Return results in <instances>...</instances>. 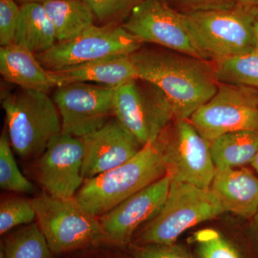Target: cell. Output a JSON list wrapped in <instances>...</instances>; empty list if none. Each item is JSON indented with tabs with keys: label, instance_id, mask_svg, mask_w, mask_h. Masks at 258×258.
<instances>
[{
	"label": "cell",
	"instance_id": "603a6c76",
	"mask_svg": "<svg viewBox=\"0 0 258 258\" xmlns=\"http://www.w3.org/2000/svg\"><path fill=\"white\" fill-rule=\"evenodd\" d=\"M219 83L243 85L258 89V53L249 52L214 61Z\"/></svg>",
	"mask_w": 258,
	"mask_h": 258
},
{
	"label": "cell",
	"instance_id": "ffe728a7",
	"mask_svg": "<svg viewBox=\"0 0 258 258\" xmlns=\"http://www.w3.org/2000/svg\"><path fill=\"white\" fill-rule=\"evenodd\" d=\"M57 42L72 40L94 25L96 17L84 0H52L43 3Z\"/></svg>",
	"mask_w": 258,
	"mask_h": 258
},
{
	"label": "cell",
	"instance_id": "e0dca14e",
	"mask_svg": "<svg viewBox=\"0 0 258 258\" xmlns=\"http://www.w3.org/2000/svg\"><path fill=\"white\" fill-rule=\"evenodd\" d=\"M129 55L114 56L70 69L49 71L57 87L70 83H87L117 88L137 79Z\"/></svg>",
	"mask_w": 258,
	"mask_h": 258
},
{
	"label": "cell",
	"instance_id": "d6a6232c",
	"mask_svg": "<svg viewBox=\"0 0 258 258\" xmlns=\"http://www.w3.org/2000/svg\"><path fill=\"white\" fill-rule=\"evenodd\" d=\"M240 2L244 6L258 8V0H240Z\"/></svg>",
	"mask_w": 258,
	"mask_h": 258
},
{
	"label": "cell",
	"instance_id": "2e32d148",
	"mask_svg": "<svg viewBox=\"0 0 258 258\" xmlns=\"http://www.w3.org/2000/svg\"><path fill=\"white\" fill-rule=\"evenodd\" d=\"M210 190L226 212L243 218L258 212V178L246 168L216 169Z\"/></svg>",
	"mask_w": 258,
	"mask_h": 258
},
{
	"label": "cell",
	"instance_id": "8992f818",
	"mask_svg": "<svg viewBox=\"0 0 258 258\" xmlns=\"http://www.w3.org/2000/svg\"><path fill=\"white\" fill-rule=\"evenodd\" d=\"M199 50L209 61L255 52L254 18L249 7L184 15Z\"/></svg>",
	"mask_w": 258,
	"mask_h": 258
},
{
	"label": "cell",
	"instance_id": "d590c367",
	"mask_svg": "<svg viewBox=\"0 0 258 258\" xmlns=\"http://www.w3.org/2000/svg\"><path fill=\"white\" fill-rule=\"evenodd\" d=\"M253 218L254 226H255L256 230H257L258 232V212L256 214L255 216L253 217Z\"/></svg>",
	"mask_w": 258,
	"mask_h": 258
},
{
	"label": "cell",
	"instance_id": "9a60e30c",
	"mask_svg": "<svg viewBox=\"0 0 258 258\" xmlns=\"http://www.w3.org/2000/svg\"><path fill=\"white\" fill-rule=\"evenodd\" d=\"M81 139L84 148L85 180L124 164L143 147L115 116L101 128Z\"/></svg>",
	"mask_w": 258,
	"mask_h": 258
},
{
	"label": "cell",
	"instance_id": "ba28073f",
	"mask_svg": "<svg viewBox=\"0 0 258 258\" xmlns=\"http://www.w3.org/2000/svg\"><path fill=\"white\" fill-rule=\"evenodd\" d=\"M157 142L171 181L210 189L216 170L210 144L189 119L171 122Z\"/></svg>",
	"mask_w": 258,
	"mask_h": 258
},
{
	"label": "cell",
	"instance_id": "7c38bea8",
	"mask_svg": "<svg viewBox=\"0 0 258 258\" xmlns=\"http://www.w3.org/2000/svg\"><path fill=\"white\" fill-rule=\"evenodd\" d=\"M116 88L74 83L56 88L53 99L62 121V133L83 138L106 124L113 113Z\"/></svg>",
	"mask_w": 258,
	"mask_h": 258
},
{
	"label": "cell",
	"instance_id": "4316f807",
	"mask_svg": "<svg viewBox=\"0 0 258 258\" xmlns=\"http://www.w3.org/2000/svg\"><path fill=\"white\" fill-rule=\"evenodd\" d=\"M92 9L95 17L105 25L126 18L142 0H84Z\"/></svg>",
	"mask_w": 258,
	"mask_h": 258
},
{
	"label": "cell",
	"instance_id": "e575fe53",
	"mask_svg": "<svg viewBox=\"0 0 258 258\" xmlns=\"http://www.w3.org/2000/svg\"><path fill=\"white\" fill-rule=\"evenodd\" d=\"M18 1L22 2L24 3H46V2L52 1V0H18Z\"/></svg>",
	"mask_w": 258,
	"mask_h": 258
},
{
	"label": "cell",
	"instance_id": "836d02e7",
	"mask_svg": "<svg viewBox=\"0 0 258 258\" xmlns=\"http://www.w3.org/2000/svg\"><path fill=\"white\" fill-rule=\"evenodd\" d=\"M250 164H252V167L254 168V170L257 171L258 174V151Z\"/></svg>",
	"mask_w": 258,
	"mask_h": 258
},
{
	"label": "cell",
	"instance_id": "52a82bcc",
	"mask_svg": "<svg viewBox=\"0 0 258 258\" xmlns=\"http://www.w3.org/2000/svg\"><path fill=\"white\" fill-rule=\"evenodd\" d=\"M113 113L143 147L155 143L174 120L172 105L165 93L139 79L116 88Z\"/></svg>",
	"mask_w": 258,
	"mask_h": 258
},
{
	"label": "cell",
	"instance_id": "f1b7e54d",
	"mask_svg": "<svg viewBox=\"0 0 258 258\" xmlns=\"http://www.w3.org/2000/svg\"><path fill=\"white\" fill-rule=\"evenodd\" d=\"M20 7L15 0H0V45L9 46L14 44Z\"/></svg>",
	"mask_w": 258,
	"mask_h": 258
},
{
	"label": "cell",
	"instance_id": "277c9868",
	"mask_svg": "<svg viewBox=\"0 0 258 258\" xmlns=\"http://www.w3.org/2000/svg\"><path fill=\"white\" fill-rule=\"evenodd\" d=\"M225 212V209L210 189L171 181L162 208L135 233L132 244L175 243L188 229Z\"/></svg>",
	"mask_w": 258,
	"mask_h": 258
},
{
	"label": "cell",
	"instance_id": "8fae6325",
	"mask_svg": "<svg viewBox=\"0 0 258 258\" xmlns=\"http://www.w3.org/2000/svg\"><path fill=\"white\" fill-rule=\"evenodd\" d=\"M122 26L142 44H154L208 60L197 46L184 15L164 0H142Z\"/></svg>",
	"mask_w": 258,
	"mask_h": 258
},
{
	"label": "cell",
	"instance_id": "7a4b0ae2",
	"mask_svg": "<svg viewBox=\"0 0 258 258\" xmlns=\"http://www.w3.org/2000/svg\"><path fill=\"white\" fill-rule=\"evenodd\" d=\"M166 175L165 164L156 142L144 146L124 164L85 180L74 199L86 212L99 217Z\"/></svg>",
	"mask_w": 258,
	"mask_h": 258
},
{
	"label": "cell",
	"instance_id": "9c48e42d",
	"mask_svg": "<svg viewBox=\"0 0 258 258\" xmlns=\"http://www.w3.org/2000/svg\"><path fill=\"white\" fill-rule=\"evenodd\" d=\"M142 45L122 25H93L72 40L57 42L35 55L45 69L56 71L114 56L129 55Z\"/></svg>",
	"mask_w": 258,
	"mask_h": 258
},
{
	"label": "cell",
	"instance_id": "7402d4cb",
	"mask_svg": "<svg viewBox=\"0 0 258 258\" xmlns=\"http://www.w3.org/2000/svg\"><path fill=\"white\" fill-rule=\"evenodd\" d=\"M3 235L0 248L5 258H54L46 239L37 223Z\"/></svg>",
	"mask_w": 258,
	"mask_h": 258
},
{
	"label": "cell",
	"instance_id": "cb8c5ba5",
	"mask_svg": "<svg viewBox=\"0 0 258 258\" xmlns=\"http://www.w3.org/2000/svg\"><path fill=\"white\" fill-rule=\"evenodd\" d=\"M0 186L2 189L16 193H32L35 190L33 184L19 169L5 131L0 137Z\"/></svg>",
	"mask_w": 258,
	"mask_h": 258
},
{
	"label": "cell",
	"instance_id": "484cf974",
	"mask_svg": "<svg viewBox=\"0 0 258 258\" xmlns=\"http://www.w3.org/2000/svg\"><path fill=\"white\" fill-rule=\"evenodd\" d=\"M194 239L200 258H241L235 247L213 229L198 231Z\"/></svg>",
	"mask_w": 258,
	"mask_h": 258
},
{
	"label": "cell",
	"instance_id": "4dcf8cb0",
	"mask_svg": "<svg viewBox=\"0 0 258 258\" xmlns=\"http://www.w3.org/2000/svg\"><path fill=\"white\" fill-rule=\"evenodd\" d=\"M102 250V247H96L74 253L64 254V256L66 258H124L120 254Z\"/></svg>",
	"mask_w": 258,
	"mask_h": 258
},
{
	"label": "cell",
	"instance_id": "d4e9b609",
	"mask_svg": "<svg viewBox=\"0 0 258 258\" xmlns=\"http://www.w3.org/2000/svg\"><path fill=\"white\" fill-rule=\"evenodd\" d=\"M36 218L32 200L21 198L5 199L0 204V234L6 235L20 225H29Z\"/></svg>",
	"mask_w": 258,
	"mask_h": 258
},
{
	"label": "cell",
	"instance_id": "ac0fdd59",
	"mask_svg": "<svg viewBox=\"0 0 258 258\" xmlns=\"http://www.w3.org/2000/svg\"><path fill=\"white\" fill-rule=\"evenodd\" d=\"M0 74L5 81L23 89L47 93L57 88L50 71L36 55L16 44L0 48Z\"/></svg>",
	"mask_w": 258,
	"mask_h": 258
},
{
	"label": "cell",
	"instance_id": "5b68a950",
	"mask_svg": "<svg viewBox=\"0 0 258 258\" xmlns=\"http://www.w3.org/2000/svg\"><path fill=\"white\" fill-rule=\"evenodd\" d=\"M32 202L37 224L55 257L101 247L99 219L81 208L74 198L44 194Z\"/></svg>",
	"mask_w": 258,
	"mask_h": 258
},
{
	"label": "cell",
	"instance_id": "30bf717a",
	"mask_svg": "<svg viewBox=\"0 0 258 258\" xmlns=\"http://www.w3.org/2000/svg\"><path fill=\"white\" fill-rule=\"evenodd\" d=\"M189 120L210 143L223 134L258 131L257 89L219 83L216 93L191 115Z\"/></svg>",
	"mask_w": 258,
	"mask_h": 258
},
{
	"label": "cell",
	"instance_id": "8d00e7d4",
	"mask_svg": "<svg viewBox=\"0 0 258 258\" xmlns=\"http://www.w3.org/2000/svg\"><path fill=\"white\" fill-rule=\"evenodd\" d=\"M0 258H5L4 252H3V249L0 248Z\"/></svg>",
	"mask_w": 258,
	"mask_h": 258
},
{
	"label": "cell",
	"instance_id": "4fadbf2b",
	"mask_svg": "<svg viewBox=\"0 0 258 258\" xmlns=\"http://www.w3.org/2000/svg\"><path fill=\"white\" fill-rule=\"evenodd\" d=\"M170 186V176L166 174L98 217L101 247L120 249L128 247L139 227L162 208Z\"/></svg>",
	"mask_w": 258,
	"mask_h": 258
},
{
	"label": "cell",
	"instance_id": "3957f363",
	"mask_svg": "<svg viewBox=\"0 0 258 258\" xmlns=\"http://www.w3.org/2000/svg\"><path fill=\"white\" fill-rule=\"evenodd\" d=\"M10 144L23 159L40 157L62 133L58 109L47 93L21 88L2 100Z\"/></svg>",
	"mask_w": 258,
	"mask_h": 258
},
{
	"label": "cell",
	"instance_id": "5bb4252c",
	"mask_svg": "<svg viewBox=\"0 0 258 258\" xmlns=\"http://www.w3.org/2000/svg\"><path fill=\"white\" fill-rule=\"evenodd\" d=\"M84 148L82 139L61 133L40 157L37 174L47 195L73 199L82 186Z\"/></svg>",
	"mask_w": 258,
	"mask_h": 258
},
{
	"label": "cell",
	"instance_id": "6da1fadb",
	"mask_svg": "<svg viewBox=\"0 0 258 258\" xmlns=\"http://www.w3.org/2000/svg\"><path fill=\"white\" fill-rule=\"evenodd\" d=\"M129 57L137 79L165 93L172 105L174 120L189 119L218 89L212 61L162 47L142 46Z\"/></svg>",
	"mask_w": 258,
	"mask_h": 258
},
{
	"label": "cell",
	"instance_id": "d6986e66",
	"mask_svg": "<svg viewBox=\"0 0 258 258\" xmlns=\"http://www.w3.org/2000/svg\"><path fill=\"white\" fill-rule=\"evenodd\" d=\"M53 25L42 3H24L20 7L14 44L35 55L57 43Z\"/></svg>",
	"mask_w": 258,
	"mask_h": 258
},
{
	"label": "cell",
	"instance_id": "83f0119b",
	"mask_svg": "<svg viewBox=\"0 0 258 258\" xmlns=\"http://www.w3.org/2000/svg\"><path fill=\"white\" fill-rule=\"evenodd\" d=\"M132 258H195L184 247L176 243L128 246Z\"/></svg>",
	"mask_w": 258,
	"mask_h": 258
},
{
	"label": "cell",
	"instance_id": "1f68e13d",
	"mask_svg": "<svg viewBox=\"0 0 258 258\" xmlns=\"http://www.w3.org/2000/svg\"><path fill=\"white\" fill-rule=\"evenodd\" d=\"M252 15H253L254 34V40H255V52L258 53V8H251Z\"/></svg>",
	"mask_w": 258,
	"mask_h": 258
},
{
	"label": "cell",
	"instance_id": "f546056e",
	"mask_svg": "<svg viewBox=\"0 0 258 258\" xmlns=\"http://www.w3.org/2000/svg\"><path fill=\"white\" fill-rule=\"evenodd\" d=\"M169 6L183 15L199 12L228 10L240 4V0H164Z\"/></svg>",
	"mask_w": 258,
	"mask_h": 258
},
{
	"label": "cell",
	"instance_id": "44dd1931",
	"mask_svg": "<svg viewBox=\"0 0 258 258\" xmlns=\"http://www.w3.org/2000/svg\"><path fill=\"white\" fill-rule=\"evenodd\" d=\"M210 144L216 169L237 168L252 162L258 151V131L223 134Z\"/></svg>",
	"mask_w": 258,
	"mask_h": 258
}]
</instances>
